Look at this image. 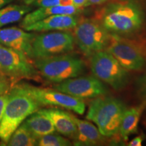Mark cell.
<instances>
[{
    "mask_svg": "<svg viewBox=\"0 0 146 146\" xmlns=\"http://www.w3.org/2000/svg\"><path fill=\"white\" fill-rule=\"evenodd\" d=\"M96 20L110 34L126 36L141 31L145 14L136 0H116L103 7L97 14Z\"/></svg>",
    "mask_w": 146,
    "mask_h": 146,
    "instance_id": "6da1fadb",
    "label": "cell"
},
{
    "mask_svg": "<svg viewBox=\"0 0 146 146\" xmlns=\"http://www.w3.org/2000/svg\"><path fill=\"white\" fill-rule=\"evenodd\" d=\"M41 106L29 94L23 84L14 85L9 92L2 119L0 122V145H6L14 131Z\"/></svg>",
    "mask_w": 146,
    "mask_h": 146,
    "instance_id": "7a4b0ae2",
    "label": "cell"
},
{
    "mask_svg": "<svg viewBox=\"0 0 146 146\" xmlns=\"http://www.w3.org/2000/svg\"><path fill=\"white\" fill-rule=\"evenodd\" d=\"M127 106L123 101L111 96L94 98L89 104L86 118L94 122L105 137H111L119 132L123 116Z\"/></svg>",
    "mask_w": 146,
    "mask_h": 146,
    "instance_id": "3957f363",
    "label": "cell"
},
{
    "mask_svg": "<svg viewBox=\"0 0 146 146\" xmlns=\"http://www.w3.org/2000/svg\"><path fill=\"white\" fill-rule=\"evenodd\" d=\"M33 62L40 76L55 84L77 77L86 71V65L83 60L68 53L36 58Z\"/></svg>",
    "mask_w": 146,
    "mask_h": 146,
    "instance_id": "277c9868",
    "label": "cell"
},
{
    "mask_svg": "<svg viewBox=\"0 0 146 146\" xmlns=\"http://www.w3.org/2000/svg\"><path fill=\"white\" fill-rule=\"evenodd\" d=\"M73 29L75 43L87 57L106 50L109 44L111 34L96 19H79Z\"/></svg>",
    "mask_w": 146,
    "mask_h": 146,
    "instance_id": "5b68a950",
    "label": "cell"
},
{
    "mask_svg": "<svg viewBox=\"0 0 146 146\" xmlns=\"http://www.w3.org/2000/svg\"><path fill=\"white\" fill-rule=\"evenodd\" d=\"M90 58V67L94 76L116 91L127 86L129 81V70L112 54L103 50L96 53Z\"/></svg>",
    "mask_w": 146,
    "mask_h": 146,
    "instance_id": "8992f818",
    "label": "cell"
},
{
    "mask_svg": "<svg viewBox=\"0 0 146 146\" xmlns=\"http://www.w3.org/2000/svg\"><path fill=\"white\" fill-rule=\"evenodd\" d=\"M0 70L15 85L23 78L39 81L40 76L33 62L22 53L0 44Z\"/></svg>",
    "mask_w": 146,
    "mask_h": 146,
    "instance_id": "52a82bcc",
    "label": "cell"
},
{
    "mask_svg": "<svg viewBox=\"0 0 146 146\" xmlns=\"http://www.w3.org/2000/svg\"><path fill=\"white\" fill-rule=\"evenodd\" d=\"M75 41L68 31H54L36 35L32 44V60L67 54L74 50Z\"/></svg>",
    "mask_w": 146,
    "mask_h": 146,
    "instance_id": "ba28073f",
    "label": "cell"
},
{
    "mask_svg": "<svg viewBox=\"0 0 146 146\" xmlns=\"http://www.w3.org/2000/svg\"><path fill=\"white\" fill-rule=\"evenodd\" d=\"M22 84L29 94L41 106H52L64 108L79 115H83L85 113L86 106L83 100L74 98L55 89L43 88L27 83Z\"/></svg>",
    "mask_w": 146,
    "mask_h": 146,
    "instance_id": "9c48e42d",
    "label": "cell"
},
{
    "mask_svg": "<svg viewBox=\"0 0 146 146\" xmlns=\"http://www.w3.org/2000/svg\"><path fill=\"white\" fill-rule=\"evenodd\" d=\"M106 50L129 71L140 70L145 65L146 58L141 49L124 36L111 34Z\"/></svg>",
    "mask_w": 146,
    "mask_h": 146,
    "instance_id": "30bf717a",
    "label": "cell"
},
{
    "mask_svg": "<svg viewBox=\"0 0 146 146\" xmlns=\"http://www.w3.org/2000/svg\"><path fill=\"white\" fill-rule=\"evenodd\" d=\"M54 89L79 99H89L106 96L107 87L95 76H77L56 83Z\"/></svg>",
    "mask_w": 146,
    "mask_h": 146,
    "instance_id": "8fae6325",
    "label": "cell"
},
{
    "mask_svg": "<svg viewBox=\"0 0 146 146\" xmlns=\"http://www.w3.org/2000/svg\"><path fill=\"white\" fill-rule=\"evenodd\" d=\"M35 35V33L16 27L0 29V44L18 51L32 60V44Z\"/></svg>",
    "mask_w": 146,
    "mask_h": 146,
    "instance_id": "7c38bea8",
    "label": "cell"
},
{
    "mask_svg": "<svg viewBox=\"0 0 146 146\" xmlns=\"http://www.w3.org/2000/svg\"><path fill=\"white\" fill-rule=\"evenodd\" d=\"M78 21L77 15L56 14L36 22L23 29L27 31L33 32L69 31L76 26Z\"/></svg>",
    "mask_w": 146,
    "mask_h": 146,
    "instance_id": "4fadbf2b",
    "label": "cell"
},
{
    "mask_svg": "<svg viewBox=\"0 0 146 146\" xmlns=\"http://www.w3.org/2000/svg\"><path fill=\"white\" fill-rule=\"evenodd\" d=\"M38 111L46 115L52 120L58 133L73 140L75 139L77 127L73 119L72 114L57 108L39 109Z\"/></svg>",
    "mask_w": 146,
    "mask_h": 146,
    "instance_id": "5bb4252c",
    "label": "cell"
},
{
    "mask_svg": "<svg viewBox=\"0 0 146 146\" xmlns=\"http://www.w3.org/2000/svg\"><path fill=\"white\" fill-rule=\"evenodd\" d=\"M83 11V8H77L74 5L39 8L33 12H29L24 16L20 23V27L22 29H25L27 26L52 15H56V14L78 15L81 14Z\"/></svg>",
    "mask_w": 146,
    "mask_h": 146,
    "instance_id": "9a60e30c",
    "label": "cell"
},
{
    "mask_svg": "<svg viewBox=\"0 0 146 146\" xmlns=\"http://www.w3.org/2000/svg\"><path fill=\"white\" fill-rule=\"evenodd\" d=\"M77 127V134L73 141V145L91 146L98 145L104 141L105 137L98 130V127L90 122L83 120L72 115Z\"/></svg>",
    "mask_w": 146,
    "mask_h": 146,
    "instance_id": "2e32d148",
    "label": "cell"
},
{
    "mask_svg": "<svg viewBox=\"0 0 146 146\" xmlns=\"http://www.w3.org/2000/svg\"><path fill=\"white\" fill-rule=\"evenodd\" d=\"M146 106L145 102L141 104L127 108L125 112L120 123L119 133L120 136L124 141H127L131 135L137 133L138 125L140 118Z\"/></svg>",
    "mask_w": 146,
    "mask_h": 146,
    "instance_id": "e0dca14e",
    "label": "cell"
},
{
    "mask_svg": "<svg viewBox=\"0 0 146 146\" xmlns=\"http://www.w3.org/2000/svg\"><path fill=\"white\" fill-rule=\"evenodd\" d=\"M24 123L29 130L37 139L56 131L52 120L46 115L38 110L28 116Z\"/></svg>",
    "mask_w": 146,
    "mask_h": 146,
    "instance_id": "ac0fdd59",
    "label": "cell"
},
{
    "mask_svg": "<svg viewBox=\"0 0 146 146\" xmlns=\"http://www.w3.org/2000/svg\"><path fill=\"white\" fill-rule=\"evenodd\" d=\"M32 9L31 5L25 4H10L0 9V28L8 24L21 21Z\"/></svg>",
    "mask_w": 146,
    "mask_h": 146,
    "instance_id": "d6986e66",
    "label": "cell"
},
{
    "mask_svg": "<svg viewBox=\"0 0 146 146\" xmlns=\"http://www.w3.org/2000/svg\"><path fill=\"white\" fill-rule=\"evenodd\" d=\"M37 140L23 122L12 133L6 145L34 146L37 145Z\"/></svg>",
    "mask_w": 146,
    "mask_h": 146,
    "instance_id": "ffe728a7",
    "label": "cell"
},
{
    "mask_svg": "<svg viewBox=\"0 0 146 146\" xmlns=\"http://www.w3.org/2000/svg\"><path fill=\"white\" fill-rule=\"evenodd\" d=\"M72 143L68 139L60 135L51 133L38 139L37 145L39 146H70Z\"/></svg>",
    "mask_w": 146,
    "mask_h": 146,
    "instance_id": "44dd1931",
    "label": "cell"
},
{
    "mask_svg": "<svg viewBox=\"0 0 146 146\" xmlns=\"http://www.w3.org/2000/svg\"><path fill=\"white\" fill-rule=\"evenodd\" d=\"M73 5L72 0H36L32 3V7L47 8V7L58 6V5Z\"/></svg>",
    "mask_w": 146,
    "mask_h": 146,
    "instance_id": "7402d4cb",
    "label": "cell"
},
{
    "mask_svg": "<svg viewBox=\"0 0 146 146\" xmlns=\"http://www.w3.org/2000/svg\"><path fill=\"white\" fill-rule=\"evenodd\" d=\"M136 85L139 97L146 103V71L143 75L138 78Z\"/></svg>",
    "mask_w": 146,
    "mask_h": 146,
    "instance_id": "603a6c76",
    "label": "cell"
},
{
    "mask_svg": "<svg viewBox=\"0 0 146 146\" xmlns=\"http://www.w3.org/2000/svg\"><path fill=\"white\" fill-rule=\"evenodd\" d=\"M12 87L13 85L10 78L0 70V96L9 92Z\"/></svg>",
    "mask_w": 146,
    "mask_h": 146,
    "instance_id": "cb8c5ba5",
    "label": "cell"
},
{
    "mask_svg": "<svg viewBox=\"0 0 146 146\" xmlns=\"http://www.w3.org/2000/svg\"><path fill=\"white\" fill-rule=\"evenodd\" d=\"M9 92H10V91H9ZM9 92L0 96V122H1V119H2L5 105H6L7 101H8V99Z\"/></svg>",
    "mask_w": 146,
    "mask_h": 146,
    "instance_id": "d4e9b609",
    "label": "cell"
},
{
    "mask_svg": "<svg viewBox=\"0 0 146 146\" xmlns=\"http://www.w3.org/2000/svg\"><path fill=\"white\" fill-rule=\"evenodd\" d=\"M144 139L143 135H141L136 137L133 139L129 142L128 145L129 146H141L142 145V142H143Z\"/></svg>",
    "mask_w": 146,
    "mask_h": 146,
    "instance_id": "484cf974",
    "label": "cell"
},
{
    "mask_svg": "<svg viewBox=\"0 0 146 146\" xmlns=\"http://www.w3.org/2000/svg\"><path fill=\"white\" fill-rule=\"evenodd\" d=\"M73 5L79 8L87 7V0H72Z\"/></svg>",
    "mask_w": 146,
    "mask_h": 146,
    "instance_id": "4316f807",
    "label": "cell"
},
{
    "mask_svg": "<svg viewBox=\"0 0 146 146\" xmlns=\"http://www.w3.org/2000/svg\"><path fill=\"white\" fill-rule=\"evenodd\" d=\"M108 0H87V6L89 5H101L106 2Z\"/></svg>",
    "mask_w": 146,
    "mask_h": 146,
    "instance_id": "83f0119b",
    "label": "cell"
},
{
    "mask_svg": "<svg viewBox=\"0 0 146 146\" xmlns=\"http://www.w3.org/2000/svg\"><path fill=\"white\" fill-rule=\"evenodd\" d=\"M12 1H14V0H0V9H1L4 5L10 3Z\"/></svg>",
    "mask_w": 146,
    "mask_h": 146,
    "instance_id": "f1b7e54d",
    "label": "cell"
},
{
    "mask_svg": "<svg viewBox=\"0 0 146 146\" xmlns=\"http://www.w3.org/2000/svg\"><path fill=\"white\" fill-rule=\"evenodd\" d=\"M19 1L23 3V4L31 5L35 1H36V0H19Z\"/></svg>",
    "mask_w": 146,
    "mask_h": 146,
    "instance_id": "f546056e",
    "label": "cell"
}]
</instances>
